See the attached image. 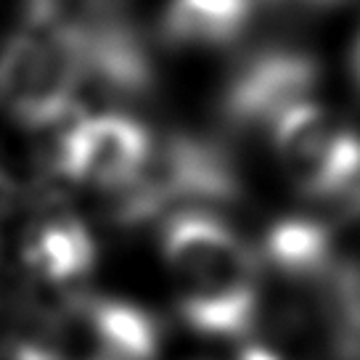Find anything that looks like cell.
Returning a JSON list of instances; mask_svg holds the SVG:
<instances>
[{"label":"cell","mask_w":360,"mask_h":360,"mask_svg":"<svg viewBox=\"0 0 360 360\" xmlns=\"http://www.w3.org/2000/svg\"><path fill=\"white\" fill-rule=\"evenodd\" d=\"M334 202L342 207V212L352 217V220H360V165L355 167V172L349 175V180L342 186V191L334 196Z\"/></svg>","instance_id":"8fae6325"},{"label":"cell","mask_w":360,"mask_h":360,"mask_svg":"<svg viewBox=\"0 0 360 360\" xmlns=\"http://www.w3.org/2000/svg\"><path fill=\"white\" fill-rule=\"evenodd\" d=\"M355 79L360 85V34H358V45H355Z\"/></svg>","instance_id":"5bb4252c"},{"label":"cell","mask_w":360,"mask_h":360,"mask_svg":"<svg viewBox=\"0 0 360 360\" xmlns=\"http://www.w3.org/2000/svg\"><path fill=\"white\" fill-rule=\"evenodd\" d=\"M85 82L79 51L67 34L24 22L0 48V112L30 130L64 122Z\"/></svg>","instance_id":"7a4b0ae2"},{"label":"cell","mask_w":360,"mask_h":360,"mask_svg":"<svg viewBox=\"0 0 360 360\" xmlns=\"http://www.w3.org/2000/svg\"><path fill=\"white\" fill-rule=\"evenodd\" d=\"M11 360H75V358H67L64 352L51 347H40V345H22V347L13 352Z\"/></svg>","instance_id":"7c38bea8"},{"label":"cell","mask_w":360,"mask_h":360,"mask_svg":"<svg viewBox=\"0 0 360 360\" xmlns=\"http://www.w3.org/2000/svg\"><path fill=\"white\" fill-rule=\"evenodd\" d=\"M24 265L40 281L72 283L88 276L96 262V244L85 225L72 214L34 225L24 238Z\"/></svg>","instance_id":"ba28073f"},{"label":"cell","mask_w":360,"mask_h":360,"mask_svg":"<svg viewBox=\"0 0 360 360\" xmlns=\"http://www.w3.org/2000/svg\"><path fill=\"white\" fill-rule=\"evenodd\" d=\"M257 0H172L162 34L180 48H212L233 43L247 30Z\"/></svg>","instance_id":"9c48e42d"},{"label":"cell","mask_w":360,"mask_h":360,"mask_svg":"<svg viewBox=\"0 0 360 360\" xmlns=\"http://www.w3.org/2000/svg\"><path fill=\"white\" fill-rule=\"evenodd\" d=\"M151 135L122 114L85 117L58 135L53 165L69 180L117 193L130 186L151 154Z\"/></svg>","instance_id":"5b68a950"},{"label":"cell","mask_w":360,"mask_h":360,"mask_svg":"<svg viewBox=\"0 0 360 360\" xmlns=\"http://www.w3.org/2000/svg\"><path fill=\"white\" fill-rule=\"evenodd\" d=\"M273 141L294 186L318 199L334 202L360 165V135L339 130L310 101L289 109L273 124Z\"/></svg>","instance_id":"277c9868"},{"label":"cell","mask_w":360,"mask_h":360,"mask_svg":"<svg viewBox=\"0 0 360 360\" xmlns=\"http://www.w3.org/2000/svg\"><path fill=\"white\" fill-rule=\"evenodd\" d=\"M238 360H283L276 349H270L268 345L262 342H247L241 352H238Z\"/></svg>","instance_id":"4fadbf2b"},{"label":"cell","mask_w":360,"mask_h":360,"mask_svg":"<svg viewBox=\"0 0 360 360\" xmlns=\"http://www.w3.org/2000/svg\"><path fill=\"white\" fill-rule=\"evenodd\" d=\"M162 252L183 321L202 337L252 339L259 326V273L252 249L207 212L169 217Z\"/></svg>","instance_id":"6da1fadb"},{"label":"cell","mask_w":360,"mask_h":360,"mask_svg":"<svg viewBox=\"0 0 360 360\" xmlns=\"http://www.w3.org/2000/svg\"><path fill=\"white\" fill-rule=\"evenodd\" d=\"M265 257L276 273L294 283L315 281L337 265V247L326 225L315 220H281L265 236Z\"/></svg>","instance_id":"30bf717a"},{"label":"cell","mask_w":360,"mask_h":360,"mask_svg":"<svg viewBox=\"0 0 360 360\" xmlns=\"http://www.w3.org/2000/svg\"><path fill=\"white\" fill-rule=\"evenodd\" d=\"M61 337L85 360H154L162 342L157 318L122 300L72 297L58 313Z\"/></svg>","instance_id":"52a82bcc"},{"label":"cell","mask_w":360,"mask_h":360,"mask_svg":"<svg viewBox=\"0 0 360 360\" xmlns=\"http://www.w3.org/2000/svg\"><path fill=\"white\" fill-rule=\"evenodd\" d=\"M238 178L220 146L191 135H169L151 146L146 165L130 186L112 193V217L120 225H141L186 202H231Z\"/></svg>","instance_id":"3957f363"},{"label":"cell","mask_w":360,"mask_h":360,"mask_svg":"<svg viewBox=\"0 0 360 360\" xmlns=\"http://www.w3.org/2000/svg\"><path fill=\"white\" fill-rule=\"evenodd\" d=\"M318 67L310 56L294 51L259 53L236 72L225 93L223 112L236 130L273 127L283 114L310 101Z\"/></svg>","instance_id":"8992f818"}]
</instances>
